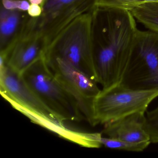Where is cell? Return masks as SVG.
Wrapping results in <instances>:
<instances>
[{
  "label": "cell",
  "instance_id": "1",
  "mask_svg": "<svg viewBox=\"0 0 158 158\" xmlns=\"http://www.w3.org/2000/svg\"><path fill=\"white\" fill-rule=\"evenodd\" d=\"M94 63L98 84L106 88L122 82L139 30L128 10L95 8Z\"/></svg>",
  "mask_w": 158,
  "mask_h": 158
},
{
  "label": "cell",
  "instance_id": "2",
  "mask_svg": "<svg viewBox=\"0 0 158 158\" xmlns=\"http://www.w3.org/2000/svg\"><path fill=\"white\" fill-rule=\"evenodd\" d=\"M94 11L82 15L68 25L50 45L44 57L60 58L98 83L94 63Z\"/></svg>",
  "mask_w": 158,
  "mask_h": 158
},
{
  "label": "cell",
  "instance_id": "3",
  "mask_svg": "<svg viewBox=\"0 0 158 158\" xmlns=\"http://www.w3.org/2000/svg\"><path fill=\"white\" fill-rule=\"evenodd\" d=\"M20 75L30 89L62 122L85 121L75 101L51 71L44 55Z\"/></svg>",
  "mask_w": 158,
  "mask_h": 158
},
{
  "label": "cell",
  "instance_id": "4",
  "mask_svg": "<svg viewBox=\"0 0 158 158\" xmlns=\"http://www.w3.org/2000/svg\"><path fill=\"white\" fill-rule=\"evenodd\" d=\"M158 97V89L132 88L123 82L102 88L93 103V126L104 125L135 113H146Z\"/></svg>",
  "mask_w": 158,
  "mask_h": 158
},
{
  "label": "cell",
  "instance_id": "5",
  "mask_svg": "<svg viewBox=\"0 0 158 158\" xmlns=\"http://www.w3.org/2000/svg\"><path fill=\"white\" fill-rule=\"evenodd\" d=\"M123 82L132 88L158 89V33L139 31Z\"/></svg>",
  "mask_w": 158,
  "mask_h": 158
},
{
  "label": "cell",
  "instance_id": "6",
  "mask_svg": "<svg viewBox=\"0 0 158 158\" xmlns=\"http://www.w3.org/2000/svg\"><path fill=\"white\" fill-rule=\"evenodd\" d=\"M46 60L55 78L77 103L85 121L93 126V103L101 90L98 83L60 58Z\"/></svg>",
  "mask_w": 158,
  "mask_h": 158
},
{
  "label": "cell",
  "instance_id": "7",
  "mask_svg": "<svg viewBox=\"0 0 158 158\" xmlns=\"http://www.w3.org/2000/svg\"><path fill=\"white\" fill-rule=\"evenodd\" d=\"M0 90L2 96L16 110L33 120L46 119L64 125L30 89L20 74L5 64H0Z\"/></svg>",
  "mask_w": 158,
  "mask_h": 158
},
{
  "label": "cell",
  "instance_id": "8",
  "mask_svg": "<svg viewBox=\"0 0 158 158\" xmlns=\"http://www.w3.org/2000/svg\"><path fill=\"white\" fill-rule=\"evenodd\" d=\"M44 40L38 27V17L27 15L17 35L1 50V62L21 74L44 55Z\"/></svg>",
  "mask_w": 158,
  "mask_h": 158
},
{
  "label": "cell",
  "instance_id": "9",
  "mask_svg": "<svg viewBox=\"0 0 158 158\" xmlns=\"http://www.w3.org/2000/svg\"><path fill=\"white\" fill-rule=\"evenodd\" d=\"M146 113L138 112L104 125L102 134L107 137L129 142L150 141L145 129Z\"/></svg>",
  "mask_w": 158,
  "mask_h": 158
},
{
  "label": "cell",
  "instance_id": "10",
  "mask_svg": "<svg viewBox=\"0 0 158 158\" xmlns=\"http://www.w3.org/2000/svg\"><path fill=\"white\" fill-rule=\"evenodd\" d=\"M27 12L9 10L1 6L0 11V46L4 49L17 35L26 17Z\"/></svg>",
  "mask_w": 158,
  "mask_h": 158
},
{
  "label": "cell",
  "instance_id": "11",
  "mask_svg": "<svg viewBox=\"0 0 158 158\" xmlns=\"http://www.w3.org/2000/svg\"><path fill=\"white\" fill-rule=\"evenodd\" d=\"M129 11L135 19L150 31L158 33V1L139 4Z\"/></svg>",
  "mask_w": 158,
  "mask_h": 158
},
{
  "label": "cell",
  "instance_id": "12",
  "mask_svg": "<svg viewBox=\"0 0 158 158\" xmlns=\"http://www.w3.org/2000/svg\"><path fill=\"white\" fill-rule=\"evenodd\" d=\"M101 143L102 146L109 148L126 151L140 152L146 149L151 142L150 141L129 142L102 136L101 138Z\"/></svg>",
  "mask_w": 158,
  "mask_h": 158
},
{
  "label": "cell",
  "instance_id": "13",
  "mask_svg": "<svg viewBox=\"0 0 158 158\" xmlns=\"http://www.w3.org/2000/svg\"><path fill=\"white\" fill-rule=\"evenodd\" d=\"M158 0H96L95 8H111L130 10L135 6Z\"/></svg>",
  "mask_w": 158,
  "mask_h": 158
},
{
  "label": "cell",
  "instance_id": "14",
  "mask_svg": "<svg viewBox=\"0 0 158 158\" xmlns=\"http://www.w3.org/2000/svg\"><path fill=\"white\" fill-rule=\"evenodd\" d=\"M145 127L151 143L158 144V106L146 112Z\"/></svg>",
  "mask_w": 158,
  "mask_h": 158
},
{
  "label": "cell",
  "instance_id": "15",
  "mask_svg": "<svg viewBox=\"0 0 158 158\" xmlns=\"http://www.w3.org/2000/svg\"><path fill=\"white\" fill-rule=\"evenodd\" d=\"M1 6L9 10L27 12L30 3L28 0H1Z\"/></svg>",
  "mask_w": 158,
  "mask_h": 158
},
{
  "label": "cell",
  "instance_id": "16",
  "mask_svg": "<svg viewBox=\"0 0 158 158\" xmlns=\"http://www.w3.org/2000/svg\"><path fill=\"white\" fill-rule=\"evenodd\" d=\"M28 15L33 18L40 17L42 13V8L41 5L31 4L27 11Z\"/></svg>",
  "mask_w": 158,
  "mask_h": 158
},
{
  "label": "cell",
  "instance_id": "17",
  "mask_svg": "<svg viewBox=\"0 0 158 158\" xmlns=\"http://www.w3.org/2000/svg\"><path fill=\"white\" fill-rule=\"evenodd\" d=\"M30 4H38L42 6L45 0H28Z\"/></svg>",
  "mask_w": 158,
  "mask_h": 158
},
{
  "label": "cell",
  "instance_id": "18",
  "mask_svg": "<svg viewBox=\"0 0 158 158\" xmlns=\"http://www.w3.org/2000/svg\"></svg>",
  "mask_w": 158,
  "mask_h": 158
}]
</instances>
